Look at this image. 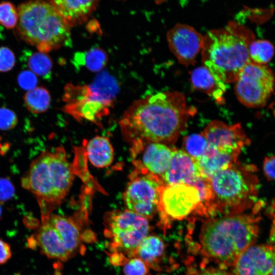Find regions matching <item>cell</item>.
<instances>
[{"instance_id": "14", "label": "cell", "mask_w": 275, "mask_h": 275, "mask_svg": "<svg viewBox=\"0 0 275 275\" xmlns=\"http://www.w3.org/2000/svg\"><path fill=\"white\" fill-rule=\"evenodd\" d=\"M233 266V275H272L273 249L269 245L253 244L239 256Z\"/></svg>"}, {"instance_id": "33", "label": "cell", "mask_w": 275, "mask_h": 275, "mask_svg": "<svg viewBox=\"0 0 275 275\" xmlns=\"http://www.w3.org/2000/svg\"><path fill=\"white\" fill-rule=\"evenodd\" d=\"M18 82L24 90L30 91L36 87L38 79L36 75L31 71L21 72L18 76Z\"/></svg>"}, {"instance_id": "2", "label": "cell", "mask_w": 275, "mask_h": 275, "mask_svg": "<svg viewBox=\"0 0 275 275\" xmlns=\"http://www.w3.org/2000/svg\"><path fill=\"white\" fill-rule=\"evenodd\" d=\"M255 39L249 28L234 21L209 31L203 36L201 50L203 66L216 80L235 82L242 68L251 62L249 47Z\"/></svg>"}, {"instance_id": "40", "label": "cell", "mask_w": 275, "mask_h": 275, "mask_svg": "<svg viewBox=\"0 0 275 275\" xmlns=\"http://www.w3.org/2000/svg\"><path fill=\"white\" fill-rule=\"evenodd\" d=\"M1 214H2V208H1V207L0 206V216L1 215Z\"/></svg>"}, {"instance_id": "30", "label": "cell", "mask_w": 275, "mask_h": 275, "mask_svg": "<svg viewBox=\"0 0 275 275\" xmlns=\"http://www.w3.org/2000/svg\"><path fill=\"white\" fill-rule=\"evenodd\" d=\"M124 275H149L147 265L139 258L127 261L123 268Z\"/></svg>"}, {"instance_id": "9", "label": "cell", "mask_w": 275, "mask_h": 275, "mask_svg": "<svg viewBox=\"0 0 275 275\" xmlns=\"http://www.w3.org/2000/svg\"><path fill=\"white\" fill-rule=\"evenodd\" d=\"M235 83V93L241 103L249 107H260L273 92L274 76L266 65L251 61L241 70Z\"/></svg>"}, {"instance_id": "18", "label": "cell", "mask_w": 275, "mask_h": 275, "mask_svg": "<svg viewBox=\"0 0 275 275\" xmlns=\"http://www.w3.org/2000/svg\"><path fill=\"white\" fill-rule=\"evenodd\" d=\"M34 235L41 253L49 259L66 261L70 257L59 234L49 221L42 224Z\"/></svg>"}, {"instance_id": "20", "label": "cell", "mask_w": 275, "mask_h": 275, "mask_svg": "<svg viewBox=\"0 0 275 275\" xmlns=\"http://www.w3.org/2000/svg\"><path fill=\"white\" fill-rule=\"evenodd\" d=\"M190 81L193 87L213 98L218 103L224 101L226 90L225 83L216 80L204 66L195 68L191 72Z\"/></svg>"}, {"instance_id": "26", "label": "cell", "mask_w": 275, "mask_h": 275, "mask_svg": "<svg viewBox=\"0 0 275 275\" xmlns=\"http://www.w3.org/2000/svg\"><path fill=\"white\" fill-rule=\"evenodd\" d=\"M249 53L252 62L266 65L273 56L274 47L268 40L255 39L249 45Z\"/></svg>"}, {"instance_id": "6", "label": "cell", "mask_w": 275, "mask_h": 275, "mask_svg": "<svg viewBox=\"0 0 275 275\" xmlns=\"http://www.w3.org/2000/svg\"><path fill=\"white\" fill-rule=\"evenodd\" d=\"M256 169L236 162L215 173L210 178L212 214L242 213L255 204L258 194Z\"/></svg>"}, {"instance_id": "21", "label": "cell", "mask_w": 275, "mask_h": 275, "mask_svg": "<svg viewBox=\"0 0 275 275\" xmlns=\"http://www.w3.org/2000/svg\"><path fill=\"white\" fill-rule=\"evenodd\" d=\"M49 221L59 234L70 257L77 250L80 243L79 229L70 218L59 215H50Z\"/></svg>"}, {"instance_id": "28", "label": "cell", "mask_w": 275, "mask_h": 275, "mask_svg": "<svg viewBox=\"0 0 275 275\" xmlns=\"http://www.w3.org/2000/svg\"><path fill=\"white\" fill-rule=\"evenodd\" d=\"M185 152L195 160L199 159L206 151L208 142L203 132L193 133L184 137Z\"/></svg>"}, {"instance_id": "7", "label": "cell", "mask_w": 275, "mask_h": 275, "mask_svg": "<svg viewBox=\"0 0 275 275\" xmlns=\"http://www.w3.org/2000/svg\"><path fill=\"white\" fill-rule=\"evenodd\" d=\"M63 112L80 122L86 120L99 124L107 116L114 100L100 92L92 84L74 85L67 84L64 87Z\"/></svg>"}, {"instance_id": "8", "label": "cell", "mask_w": 275, "mask_h": 275, "mask_svg": "<svg viewBox=\"0 0 275 275\" xmlns=\"http://www.w3.org/2000/svg\"><path fill=\"white\" fill-rule=\"evenodd\" d=\"M106 234L112 240L113 250L123 251L130 257L148 235V219L128 210L112 213L106 221Z\"/></svg>"}, {"instance_id": "13", "label": "cell", "mask_w": 275, "mask_h": 275, "mask_svg": "<svg viewBox=\"0 0 275 275\" xmlns=\"http://www.w3.org/2000/svg\"><path fill=\"white\" fill-rule=\"evenodd\" d=\"M203 133L208 146L216 150L239 154L241 149L251 143L240 123L228 125L213 120L207 125Z\"/></svg>"}, {"instance_id": "11", "label": "cell", "mask_w": 275, "mask_h": 275, "mask_svg": "<svg viewBox=\"0 0 275 275\" xmlns=\"http://www.w3.org/2000/svg\"><path fill=\"white\" fill-rule=\"evenodd\" d=\"M200 205L196 187L185 183L164 185L160 191L158 210L162 217L181 220L194 211L197 212Z\"/></svg>"}, {"instance_id": "10", "label": "cell", "mask_w": 275, "mask_h": 275, "mask_svg": "<svg viewBox=\"0 0 275 275\" xmlns=\"http://www.w3.org/2000/svg\"><path fill=\"white\" fill-rule=\"evenodd\" d=\"M164 185L160 178L148 173L132 178L124 194L127 210L147 219L152 217L158 210Z\"/></svg>"}, {"instance_id": "38", "label": "cell", "mask_w": 275, "mask_h": 275, "mask_svg": "<svg viewBox=\"0 0 275 275\" xmlns=\"http://www.w3.org/2000/svg\"><path fill=\"white\" fill-rule=\"evenodd\" d=\"M38 245V242L34 235H32L26 239V247L31 249L34 251H36L37 249Z\"/></svg>"}, {"instance_id": "17", "label": "cell", "mask_w": 275, "mask_h": 275, "mask_svg": "<svg viewBox=\"0 0 275 275\" xmlns=\"http://www.w3.org/2000/svg\"><path fill=\"white\" fill-rule=\"evenodd\" d=\"M145 144L147 146L143 152L141 168L161 179L170 165L173 150L162 143L151 142Z\"/></svg>"}, {"instance_id": "41", "label": "cell", "mask_w": 275, "mask_h": 275, "mask_svg": "<svg viewBox=\"0 0 275 275\" xmlns=\"http://www.w3.org/2000/svg\"><path fill=\"white\" fill-rule=\"evenodd\" d=\"M15 275H21L20 272H18L17 273H16Z\"/></svg>"}, {"instance_id": "22", "label": "cell", "mask_w": 275, "mask_h": 275, "mask_svg": "<svg viewBox=\"0 0 275 275\" xmlns=\"http://www.w3.org/2000/svg\"><path fill=\"white\" fill-rule=\"evenodd\" d=\"M87 155L91 163L98 168L110 165L114 158V151L109 139L97 136L90 140L87 147Z\"/></svg>"}, {"instance_id": "27", "label": "cell", "mask_w": 275, "mask_h": 275, "mask_svg": "<svg viewBox=\"0 0 275 275\" xmlns=\"http://www.w3.org/2000/svg\"><path fill=\"white\" fill-rule=\"evenodd\" d=\"M75 57L79 59V64H82L91 71H101L107 64L108 56L107 53L102 48L95 47L84 53H79Z\"/></svg>"}, {"instance_id": "15", "label": "cell", "mask_w": 275, "mask_h": 275, "mask_svg": "<svg viewBox=\"0 0 275 275\" xmlns=\"http://www.w3.org/2000/svg\"><path fill=\"white\" fill-rule=\"evenodd\" d=\"M201 176L196 160L184 150L175 149L172 151L170 165L161 179L165 185H192Z\"/></svg>"}, {"instance_id": "32", "label": "cell", "mask_w": 275, "mask_h": 275, "mask_svg": "<svg viewBox=\"0 0 275 275\" xmlns=\"http://www.w3.org/2000/svg\"><path fill=\"white\" fill-rule=\"evenodd\" d=\"M15 64L14 52L8 47H0V72L10 71Z\"/></svg>"}, {"instance_id": "23", "label": "cell", "mask_w": 275, "mask_h": 275, "mask_svg": "<svg viewBox=\"0 0 275 275\" xmlns=\"http://www.w3.org/2000/svg\"><path fill=\"white\" fill-rule=\"evenodd\" d=\"M164 251L165 244L160 237L148 235L137 248L135 256H138L148 267L154 268L161 260Z\"/></svg>"}, {"instance_id": "34", "label": "cell", "mask_w": 275, "mask_h": 275, "mask_svg": "<svg viewBox=\"0 0 275 275\" xmlns=\"http://www.w3.org/2000/svg\"><path fill=\"white\" fill-rule=\"evenodd\" d=\"M15 193L14 187L9 180L0 178V201H6L12 198Z\"/></svg>"}, {"instance_id": "3", "label": "cell", "mask_w": 275, "mask_h": 275, "mask_svg": "<svg viewBox=\"0 0 275 275\" xmlns=\"http://www.w3.org/2000/svg\"><path fill=\"white\" fill-rule=\"evenodd\" d=\"M210 218L203 225L200 241L203 253L224 265H233L239 256L254 244L260 217L256 213Z\"/></svg>"}, {"instance_id": "31", "label": "cell", "mask_w": 275, "mask_h": 275, "mask_svg": "<svg viewBox=\"0 0 275 275\" xmlns=\"http://www.w3.org/2000/svg\"><path fill=\"white\" fill-rule=\"evenodd\" d=\"M18 118L12 110L6 107H0V129L9 130L17 125Z\"/></svg>"}, {"instance_id": "1", "label": "cell", "mask_w": 275, "mask_h": 275, "mask_svg": "<svg viewBox=\"0 0 275 275\" xmlns=\"http://www.w3.org/2000/svg\"><path fill=\"white\" fill-rule=\"evenodd\" d=\"M195 112L177 91L158 92L134 101L120 121L125 139L135 146L176 142Z\"/></svg>"}, {"instance_id": "39", "label": "cell", "mask_w": 275, "mask_h": 275, "mask_svg": "<svg viewBox=\"0 0 275 275\" xmlns=\"http://www.w3.org/2000/svg\"><path fill=\"white\" fill-rule=\"evenodd\" d=\"M2 138L0 136V152L1 153H4V152H6L7 149H8V147L7 146H8L6 144H3L2 143Z\"/></svg>"}, {"instance_id": "35", "label": "cell", "mask_w": 275, "mask_h": 275, "mask_svg": "<svg viewBox=\"0 0 275 275\" xmlns=\"http://www.w3.org/2000/svg\"><path fill=\"white\" fill-rule=\"evenodd\" d=\"M274 156L272 155L265 157L263 163V173L270 181L274 178Z\"/></svg>"}, {"instance_id": "12", "label": "cell", "mask_w": 275, "mask_h": 275, "mask_svg": "<svg viewBox=\"0 0 275 275\" xmlns=\"http://www.w3.org/2000/svg\"><path fill=\"white\" fill-rule=\"evenodd\" d=\"M171 51L178 62L186 66L193 65L201 50L203 36L192 26L177 23L167 34Z\"/></svg>"}, {"instance_id": "37", "label": "cell", "mask_w": 275, "mask_h": 275, "mask_svg": "<svg viewBox=\"0 0 275 275\" xmlns=\"http://www.w3.org/2000/svg\"><path fill=\"white\" fill-rule=\"evenodd\" d=\"M198 275H233L230 273L227 272L224 270L217 269H207L204 271H202L201 272L199 273Z\"/></svg>"}, {"instance_id": "25", "label": "cell", "mask_w": 275, "mask_h": 275, "mask_svg": "<svg viewBox=\"0 0 275 275\" xmlns=\"http://www.w3.org/2000/svg\"><path fill=\"white\" fill-rule=\"evenodd\" d=\"M26 63L30 71L36 75L47 79L50 78L52 61L46 53L39 51L29 53Z\"/></svg>"}, {"instance_id": "16", "label": "cell", "mask_w": 275, "mask_h": 275, "mask_svg": "<svg viewBox=\"0 0 275 275\" xmlns=\"http://www.w3.org/2000/svg\"><path fill=\"white\" fill-rule=\"evenodd\" d=\"M71 28L86 22L96 10L99 0H48Z\"/></svg>"}, {"instance_id": "19", "label": "cell", "mask_w": 275, "mask_h": 275, "mask_svg": "<svg viewBox=\"0 0 275 275\" xmlns=\"http://www.w3.org/2000/svg\"><path fill=\"white\" fill-rule=\"evenodd\" d=\"M239 155L208 146L205 153L196 161L202 175L210 179L216 172L237 162Z\"/></svg>"}, {"instance_id": "4", "label": "cell", "mask_w": 275, "mask_h": 275, "mask_svg": "<svg viewBox=\"0 0 275 275\" xmlns=\"http://www.w3.org/2000/svg\"><path fill=\"white\" fill-rule=\"evenodd\" d=\"M63 147L42 152L31 163L22 178V186L35 196L40 208L42 224L62 202L71 186L74 172Z\"/></svg>"}, {"instance_id": "36", "label": "cell", "mask_w": 275, "mask_h": 275, "mask_svg": "<svg viewBox=\"0 0 275 275\" xmlns=\"http://www.w3.org/2000/svg\"><path fill=\"white\" fill-rule=\"evenodd\" d=\"M11 256L12 252L10 245L0 239V264L6 263Z\"/></svg>"}, {"instance_id": "5", "label": "cell", "mask_w": 275, "mask_h": 275, "mask_svg": "<svg viewBox=\"0 0 275 275\" xmlns=\"http://www.w3.org/2000/svg\"><path fill=\"white\" fill-rule=\"evenodd\" d=\"M18 37L46 53L71 44V28L48 0H28L17 8Z\"/></svg>"}, {"instance_id": "24", "label": "cell", "mask_w": 275, "mask_h": 275, "mask_svg": "<svg viewBox=\"0 0 275 275\" xmlns=\"http://www.w3.org/2000/svg\"><path fill=\"white\" fill-rule=\"evenodd\" d=\"M23 98L28 110L35 114L45 112L51 101L49 92L44 87H37L28 91Z\"/></svg>"}, {"instance_id": "29", "label": "cell", "mask_w": 275, "mask_h": 275, "mask_svg": "<svg viewBox=\"0 0 275 275\" xmlns=\"http://www.w3.org/2000/svg\"><path fill=\"white\" fill-rule=\"evenodd\" d=\"M18 19L17 8L11 2H0V24L7 29L15 28Z\"/></svg>"}]
</instances>
